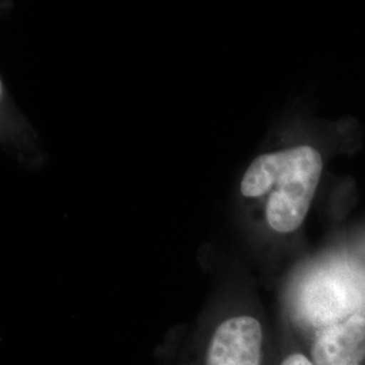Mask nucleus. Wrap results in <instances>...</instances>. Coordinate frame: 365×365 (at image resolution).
Masks as SVG:
<instances>
[{
    "label": "nucleus",
    "instance_id": "f257e3e1",
    "mask_svg": "<svg viewBox=\"0 0 365 365\" xmlns=\"http://www.w3.org/2000/svg\"><path fill=\"white\" fill-rule=\"evenodd\" d=\"M322 175V157L313 146L302 145L261 155L241 180L245 197H267L265 218L280 235L298 230L307 217Z\"/></svg>",
    "mask_w": 365,
    "mask_h": 365
},
{
    "label": "nucleus",
    "instance_id": "f03ea898",
    "mask_svg": "<svg viewBox=\"0 0 365 365\" xmlns=\"http://www.w3.org/2000/svg\"><path fill=\"white\" fill-rule=\"evenodd\" d=\"M265 330L250 314H232L210 330L202 352V365H262Z\"/></svg>",
    "mask_w": 365,
    "mask_h": 365
},
{
    "label": "nucleus",
    "instance_id": "7ed1b4c3",
    "mask_svg": "<svg viewBox=\"0 0 365 365\" xmlns=\"http://www.w3.org/2000/svg\"><path fill=\"white\" fill-rule=\"evenodd\" d=\"M310 357L315 365H364L365 314H353L322 327Z\"/></svg>",
    "mask_w": 365,
    "mask_h": 365
},
{
    "label": "nucleus",
    "instance_id": "20e7f679",
    "mask_svg": "<svg viewBox=\"0 0 365 365\" xmlns=\"http://www.w3.org/2000/svg\"><path fill=\"white\" fill-rule=\"evenodd\" d=\"M279 365H315L310 356L302 352H292L287 354Z\"/></svg>",
    "mask_w": 365,
    "mask_h": 365
}]
</instances>
